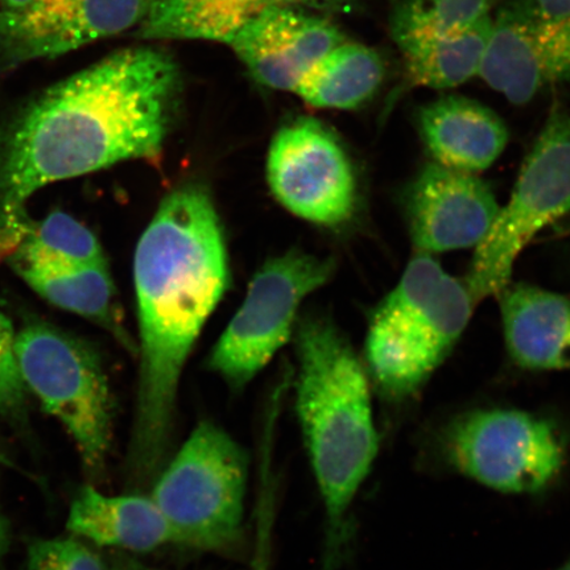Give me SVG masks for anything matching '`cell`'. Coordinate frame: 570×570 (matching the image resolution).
I'll return each mask as SVG.
<instances>
[{"mask_svg":"<svg viewBox=\"0 0 570 570\" xmlns=\"http://www.w3.org/2000/svg\"><path fill=\"white\" fill-rule=\"evenodd\" d=\"M181 89L174 57L138 46L119 49L13 111L0 125V247L16 248L26 204L47 185L120 161L159 163Z\"/></svg>","mask_w":570,"mask_h":570,"instance_id":"6da1fadb","label":"cell"},{"mask_svg":"<svg viewBox=\"0 0 570 570\" xmlns=\"http://www.w3.org/2000/svg\"><path fill=\"white\" fill-rule=\"evenodd\" d=\"M229 275L223 224L208 188L181 184L163 198L135 252L139 377L128 491L151 487L169 460L183 368Z\"/></svg>","mask_w":570,"mask_h":570,"instance_id":"7a4b0ae2","label":"cell"},{"mask_svg":"<svg viewBox=\"0 0 570 570\" xmlns=\"http://www.w3.org/2000/svg\"><path fill=\"white\" fill-rule=\"evenodd\" d=\"M296 348L297 419L325 509L324 570H337L354 499L380 451L372 391L365 366L332 321L304 318Z\"/></svg>","mask_w":570,"mask_h":570,"instance_id":"3957f363","label":"cell"},{"mask_svg":"<svg viewBox=\"0 0 570 570\" xmlns=\"http://www.w3.org/2000/svg\"><path fill=\"white\" fill-rule=\"evenodd\" d=\"M475 306L465 283L432 255L413 256L368 325L366 372L382 395L401 402L417 394L453 352Z\"/></svg>","mask_w":570,"mask_h":570,"instance_id":"277c9868","label":"cell"},{"mask_svg":"<svg viewBox=\"0 0 570 570\" xmlns=\"http://www.w3.org/2000/svg\"><path fill=\"white\" fill-rule=\"evenodd\" d=\"M249 455L224 428L202 422L151 484L174 544L232 552L244 540Z\"/></svg>","mask_w":570,"mask_h":570,"instance_id":"5b68a950","label":"cell"},{"mask_svg":"<svg viewBox=\"0 0 570 570\" xmlns=\"http://www.w3.org/2000/svg\"><path fill=\"white\" fill-rule=\"evenodd\" d=\"M16 352L27 391L66 426L87 472L102 475L116 402L101 355L88 341L39 318L17 333Z\"/></svg>","mask_w":570,"mask_h":570,"instance_id":"8992f818","label":"cell"},{"mask_svg":"<svg viewBox=\"0 0 570 570\" xmlns=\"http://www.w3.org/2000/svg\"><path fill=\"white\" fill-rule=\"evenodd\" d=\"M570 213V116L554 107L518 176L514 190L475 247L465 283L474 304L498 296L534 237Z\"/></svg>","mask_w":570,"mask_h":570,"instance_id":"52a82bcc","label":"cell"},{"mask_svg":"<svg viewBox=\"0 0 570 570\" xmlns=\"http://www.w3.org/2000/svg\"><path fill=\"white\" fill-rule=\"evenodd\" d=\"M439 459L453 473L503 494H538L564 468V436L550 420L518 410H479L440 433Z\"/></svg>","mask_w":570,"mask_h":570,"instance_id":"ba28073f","label":"cell"},{"mask_svg":"<svg viewBox=\"0 0 570 570\" xmlns=\"http://www.w3.org/2000/svg\"><path fill=\"white\" fill-rule=\"evenodd\" d=\"M332 259L298 252L285 253L263 265L247 295L208 360L234 391L247 386L287 344L306 297L331 281Z\"/></svg>","mask_w":570,"mask_h":570,"instance_id":"9c48e42d","label":"cell"},{"mask_svg":"<svg viewBox=\"0 0 570 570\" xmlns=\"http://www.w3.org/2000/svg\"><path fill=\"white\" fill-rule=\"evenodd\" d=\"M271 191L296 217L324 227L351 220L358 188L340 140L313 118H298L276 132L267 158Z\"/></svg>","mask_w":570,"mask_h":570,"instance_id":"30bf717a","label":"cell"},{"mask_svg":"<svg viewBox=\"0 0 570 570\" xmlns=\"http://www.w3.org/2000/svg\"><path fill=\"white\" fill-rule=\"evenodd\" d=\"M479 76L514 105L570 82V16H547L532 0H511L493 20Z\"/></svg>","mask_w":570,"mask_h":570,"instance_id":"8fae6325","label":"cell"},{"mask_svg":"<svg viewBox=\"0 0 570 570\" xmlns=\"http://www.w3.org/2000/svg\"><path fill=\"white\" fill-rule=\"evenodd\" d=\"M151 2L35 0L21 11H0V73L130 30L141 23Z\"/></svg>","mask_w":570,"mask_h":570,"instance_id":"7c38bea8","label":"cell"},{"mask_svg":"<svg viewBox=\"0 0 570 570\" xmlns=\"http://www.w3.org/2000/svg\"><path fill=\"white\" fill-rule=\"evenodd\" d=\"M403 209L416 254H439L481 244L499 206L474 174L428 163L405 188Z\"/></svg>","mask_w":570,"mask_h":570,"instance_id":"4fadbf2b","label":"cell"},{"mask_svg":"<svg viewBox=\"0 0 570 570\" xmlns=\"http://www.w3.org/2000/svg\"><path fill=\"white\" fill-rule=\"evenodd\" d=\"M345 40L330 17L279 6L249 20L227 46L263 87L296 95L309 71Z\"/></svg>","mask_w":570,"mask_h":570,"instance_id":"5bb4252c","label":"cell"},{"mask_svg":"<svg viewBox=\"0 0 570 570\" xmlns=\"http://www.w3.org/2000/svg\"><path fill=\"white\" fill-rule=\"evenodd\" d=\"M361 0H153L138 26V39L203 40L229 45L249 20L273 7L292 6L323 13L348 16Z\"/></svg>","mask_w":570,"mask_h":570,"instance_id":"9a60e30c","label":"cell"},{"mask_svg":"<svg viewBox=\"0 0 570 570\" xmlns=\"http://www.w3.org/2000/svg\"><path fill=\"white\" fill-rule=\"evenodd\" d=\"M417 126L434 163L466 174L493 166L509 142L503 120L466 97H441L425 105Z\"/></svg>","mask_w":570,"mask_h":570,"instance_id":"2e32d148","label":"cell"},{"mask_svg":"<svg viewBox=\"0 0 570 570\" xmlns=\"http://www.w3.org/2000/svg\"><path fill=\"white\" fill-rule=\"evenodd\" d=\"M499 296L505 346L519 367L570 370V301L530 284H509Z\"/></svg>","mask_w":570,"mask_h":570,"instance_id":"e0dca14e","label":"cell"},{"mask_svg":"<svg viewBox=\"0 0 570 570\" xmlns=\"http://www.w3.org/2000/svg\"><path fill=\"white\" fill-rule=\"evenodd\" d=\"M67 527L71 537L130 554L174 544L160 509L151 495L139 491L107 495L87 484L70 504Z\"/></svg>","mask_w":570,"mask_h":570,"instance_id":"ac0fdd59","label":"cell"},{"mask_svg":"<svg viewBox=\"0 0 570 570\" xmlns=\"http://www.w3.org/2000/svg\"><path fill=\"white\" fill-rule=\"evenodd\" d=\"M10 265L48 303L101 326L128 353L138 352L122 324L109 266L67 265L19 256H10Z\"/></svg>","mask_w":570,"mask_h":570,"instance_id":"d6986e66","label":"cell"},{"mask_svg":"<svg viewBox=\"0 0 570 570\" xmlns=\"http://www.w3.org/2000/svg\"><path fill=\"white\" fill-rule=\"evenodd\" d=\"M384 73L380 53L345 40L309 71L296 95L316 109L352 110L375 95Z\"/></svg>","mask_w":570,"mask_h":570,"instance_id":"ffe728a7","label":"cell"},{"mask_svg":"<svg viewBox=\"0 0 570 570\" xmlns=\"http://www.w3.org/2000/svg\"><path fill=\"white\" fill-rule=\"evenodd\" d=\"M491 27L493 19L489 16L469 30L446 38L399 42L410 82L445 90L479 76Z\"/></svg>","mask_w":570,"mask_h":570,"instance_id":"44dd1931","label":"cell"},{"mask_svg":"<svg viewBox=\"0 0 570 570\" xmlns=\"http://www.w3.org/2000/svg\"><path fill=\"white\" fill-rule=\"evenodd\" d=\"M11 256L78 266H105L106 256L96 234L66 212L49 213L39 223L26 219Z\"/></svg>","mask_w":570,"mask_h":570,"instance_id":"7402d4cb","label":"cell"},{"mask_svg":"<svg viewBox=\"0 0 570 570\" xmlns=\"http://www.w3.org/2000/svg\"><path fill=\"white\" fill-rule=\"evenodd\" d=\"M491 0H394L390 31L395 45L446 38L490 16Z\"/></svg>","mask_w":570,"mask_h":570,"instance_id":"603a6c76","label":"cell"},{"mask_svg":"<svg viewBox=\"0 0 570 570\" xmlns=\"http://www.w3.org/2000/svg\"><path fill=\"white\" fill-rule=\"evenodd\" d=\"M17 332L0 311V416L12 424L28 425L27 387L16 352Z\"/></svg>","mask_w":570,"mask_h":570,"instance_id":"cb8c5ba5","label":"cell"},{"mask_svg":"<svg viewBox=\"0 0 570 570\" xmlns=\"http://www.w3.org/2000/svg\"><path fill=\"white\" fill-rule=\"evenodd\" d=\"M26 570H107L105 561L83 540L71 538L33 540Z\"/></svg>","mask_w":570,"mask_h":570,"instance_id":"d4e9b609","label":"cell"},{"mask_svg":"<svg viewBox=\"0 0 570 570\" xmlns=\"http://www.w3.org/2000/svg\"><path fill=\"white\" fill-rule=\"evenodd\" d=\"M267 508V499H263L262 515L259 517V543L253 562V570H268L269 517Z\"/></svg>","mask_w":570,"mask_h":570,"instance_id":"484cf974","label":"cell"},{"mask_svg":"<svg viewBox=\"0 0 570 570\" xmlns=\"http://www.w3.org/2000/svg\"><path fill=\"white\" fill-rule=\"evenodd\" d=\"M541 11L551 17H569L570 0H532Z\"/></svg>","mask_w":570,"mask_h":570,"instance_id":"4316f807","label":"cell"},{"mask_svg":"<svg viewBox=\"0 0 570 570\" xmlns=\"http://www.w3.org/2000/svg\"><path fill=\"white\" fill-rule=\"evenodd\" d=\"M111 570H161L149 567L134 558L130 553L118 552L112 560Z\"/></svg>","mask_w":570,"mask_h":570,"instance_id":"83f0119b","label":"cell"},{"mask_svg":"<svg viewBox=\"0 0 570 570\" xmlns=\"http://www.w3.org/2000/svg\"><path fill=\"white\" fill-rule=\"evenodd\" d=\"M35 0H0L2 11H21L31 6Z\"/></svg>","mask_w":570,"mask_h":570,"instance_id":"f1b7e54d","label":"cell"},{"mask_svg":"<svg viewBox=\"0 0 570 570\" xmlns=\"http://www.w3.org/2000/svg\"><path fill=\"white\" fill-rule=\"evenodd\" d=\"M10 539L9 525H7L4 518L0 514V540Z\"/></svg>","mask_w":570,"mask_h":570,"instance_id":"f546056e","label":"cell"},{"mask_svg":"<svg viewBox=\"0 0 570 570\" xmlns=\"http://www.w3.org/2000/svg\"><path fill=\"white\" fill-rule=\"evenodd\" d=\"M10 539L0 540V570H2L3 559L7 550H9Z\"/></svg>","mask_w":570,"mask_h":570,"instance_id":"4dcf8cb0","label":"cell"},{"mask_svg":"<svg viewBox=\"0 0 570 570\" xmlns=\"http://www.w3.org/2000/svg\"><path fill=\"white\" fill-rule=\"evenodd\" d=\"M556 570H570V559L566 562L564 566L560 567L559 569H556Z\"/></svg>","mask_w":570,"mask_h":570,"instance_id":"1f68e13d","label":"cell"}]
</instances>
